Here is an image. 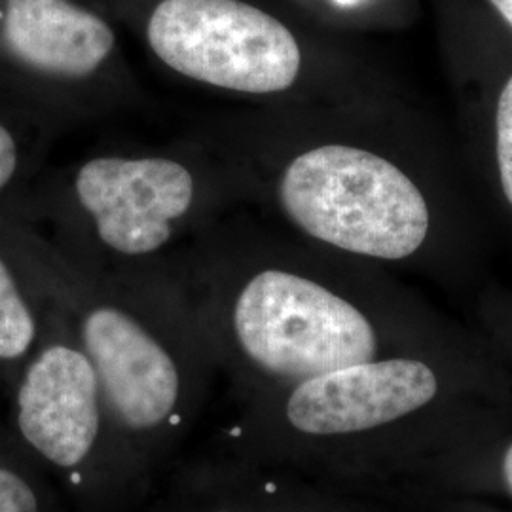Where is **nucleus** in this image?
Instances as JSON below:
<instances>
[{
  "mask_svg": "<svg viewBox=\"0 0 512 512\" xmlns=\"http://www.w3.org/2000/svg\"><path fill=\"white\" fill-rule=\"evenodd\" d=\"M277 194L306 236L351 255L403 262L439 230L435 196L406 160L357 145L329 143L294 156Z\"/></svg>",
  "mask_w": 512,
  "mask_h": 512,
  "instance_id": "f257e3e1",
  "label": "nucleus"
},
{
  "mask_svg": "<svg viewBox=\"0 0 512 512\" xmlns=\"http://www.w3.org/2000/svg\"><path fill=\"white\" fill-rule=\"evenodd\" d=\"M147 35L167 67L232 92H287L302 71L289 27L239 0H162Z\"/></svg>",
  "mask_w": 512,
  "mask_h": 512,
  "instance_id": "f03ea898",
  "label": "nucleus"
},
{
  "mask_svg": "<svg viewBox=\"0 0 512 512\" xmlns=\"http://www.w3.org/2000/svg\"><path fill=\"white\" fill-rule=\"evenodd\" d=\"M239 344L256 365L310 380L372 361L378 338L365 313L308 277L264 270L239 294Z\"/></svg>",
  "mask_w": 512,
  "mask_h": 512,
  "instance_id": "7ed1b4c3",
  "label": "nucleus"
},
{
  "mask_svg": "<svg viewBox=\"0 0 512 512\" xmlns=\"http://www.w3.org/2000/svg\"><path fill=\"white\" fill-rule=\"evenodd\" d=\"M76 194L110 249L147 255L190 209L194 181L184 165L165 158H97L80 169Z\"/></svg>",
  "mask_w": 512,
  "mask_h": 512,
  "instance_id": "20e7f679",
  "label": "nucleus"
},
{
  "mask_svg": "<svg viewBox=\"0 0 512 512\" xmlns=\"http://www.w3.org/2000/svg\"><path fill=\"white\" fill-rule=\"evenodd\" d=\"M437 376L416 359L366 361L304 380L287 418L310 435H342L399 420L433 401Z\"/></svg>",
  "mask_w": 512,
  "mask_h": 512,
  "instance_id": "39448f33",
  "label": "nucleus"
},
{
  "mask_svg": "<svg viewBox=\"0 0 512 512\" xmlns=\"http://www.w3.org/2000/svg\"><path fill=\"white\" fill-rule=\"evenodd\" d=\"M16 421L19 435L38 456L57 467L78 465L99 429L92 361L59 344L42 349L19 382Z\"/></svg>",
  "mask_w": 512,
  "mask_h": 512,
  "instance_id": "423d86ee",
  "label": "nucleus"
},
{
  "mask_svg": "<svg viewBox=\"0 0 512 512\" xmlns=\"http://www.w3.org/2000/svg\"><path fill=\"white\" fill-rule=\"evenodd\" d=\"M82 336L120 420L133 429L160 425L179 397V372L167 351L137 321L112 308L92 311Z\"/></svg>",
  "mask_w": 512,
  "mask_h": 512,
  "instance_id": "0eeeda50",
  "label": "nucleus"
},
{
  "mask_svg": "<svg viewBox=\"0 0 512 512\" xmlns=\"http://www.w3.org/2000/svg\"><path fill=\"white\" fill-rule=\"evenodd\" d=\"M2 33L19 63L57 78L90 76L114 46L109 25L69 0H8Z\"/></svg>",
  "mask_w": 512,
  "mask_h": 512,
  "instance_id": "6e6552de",
  "label": "nucleus"
},
{
  "mask_svg": "<svg viewBox=\"0 0 512 512\" xmlns=\"http://www.w3.org/2000/svg\"><path fill=\"white\" fill-rule=\"evenodd\" d=\"M37 338V321L19 291L18 281L0 256V361H18Z\"/></svg>",
  "mask_w": 512,
  "mask_h": 512,
  "instance_id": "1a4fd4ad",
  "label": "nucleus"
},
{
  "mask_svg": "<svg viewBox=\"0 0 512 512\" xmlns=\"http://www.w3.org/2000/svg\"><path fill=\"white\" fill-rule=\"evenodd\" d=\"M495 179L503 202L512 211V71L495 93L492 112Z\"/></svg>",
  "mask_w": 512,
  "mask_h": 512,
  "instance_id": "9d476101",
  "label": "nucleus"
},
{
  "mask_svg": "<svg viewBox=\"0 0 512 512\" xmlns=\"http://www.w3.org/2000/svg\"><path fill=\"white\" fill-rule=\"evenodd\" d=\"M0 512H40L35 486L6 463H0Z\"/></svg>",
  "mask_w": 512,
  "mask_h": 512,
  "instance_id": "9b49d317",
  "label": "nucleus"
},
{
  "mask_svg": "<svg viewBox=\"0 0 512 512\" xmlns=\"http://www.w3.org/2000/svg\"><path fill=\"white\" fill-rule=\"evenodd\" d=\"M18 160V145L8 128L0 124V190L12 181Z\"/></svg>",
  "mask_w": 512,
  "mask_h": 512,
  "instance_id": "f8f14e48",
  "label": "nucleus"
},
{
  "mask_svg": "<svg viewBox=\"0 0 512 512\" xmlns=\"http://www.w3.org/2000/svg\"><path fill=\"white\" fill-rule=\"evenodd\" d=\"M499 19L511 29L512 33V0H486Z\"/></svg>",
  "mask_w": 512,
  "mask_h": 512,
  "instance_id": "ddd939ff",
  "label": "nucleus"
},
{
  "mask_svg": "<svg viewBox=\"0 0 512 512\" xmlns=\"http://www.w3.org/2000/svg\"><path fill=\"white\" fill-rule=\"evenodd\" d=\"M503 475H505L507 486L511 488L512 492V446L507 450V454H505V461H503Z\"/></svg>",
  "mask_w": 512,
  "mask_h": 512,
  "instance_id": "4468645a",
  "label": "nucleus"
}]
</instances>
